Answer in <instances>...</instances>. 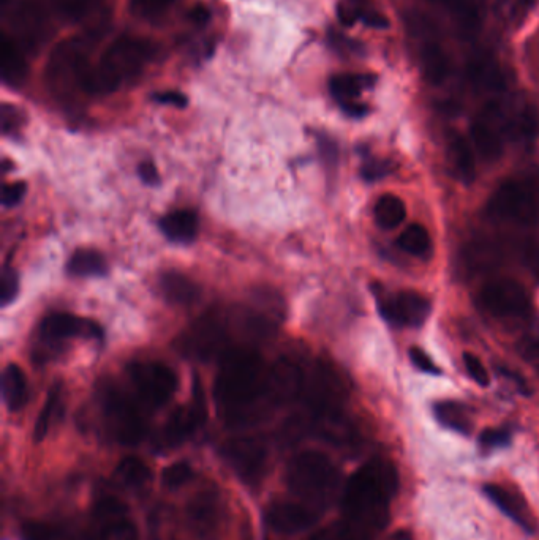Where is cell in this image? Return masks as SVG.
<instances>
[{
  "instance_id": "4fadbf2b",
  "label": "cell",
  "mask_w": 539,
  "mask_h": 540,
  "mask_svg": "<svg viewBox=\"0 0 539 540\" xmlns=\"http://www.w3.org/2000/svg\"><path fill=\"white\" fill-rule=\"evenodd\" d=\"M222 454L234 474L247 487L255 488L263 482L268 471V452L263 444L255 439H233L225 444Z\"/></svg>"
},
{
  "instance_id": "d6986e66",
  "label": "cell",
  "mask_w": 539,
  "mask_h": 540,
  "mask_svg": "<svg viewBox=\"0 0 539 540\" xmlns=\"http://www.w3.org/2000/svg\"><path fill=\"white\" fill-rule=\"evenodd\" d=\"M40 334L46 342L51 343L75 337L102 338L103 330L89 319L70 315V313H53L43 319Z\"/></svg>"
},
{
  "instance_id": "7bdbcfd3",
  "label": "cell",
  "mask_w": 539,
  "mask_h": 540,
  "mask_svg": "<svg viewBox=\"0 0 539 540\" xmlns=\"http://www.w3.org/2000/svg\"><path fill=\"white\" fill-rule=\"evenodd\" d=\"M464 364L465 368H467L468 375H470V378H472L476 384H479L481 387L489 386V372H487V368L484 367L483 362L479 360L478 356H475V354L465 353Z\"/></svg>"
},
{
  "instance_id": "bcb514c9",
  "label": "cell",
  "mask_w": 539,
  "mask_h": 540,
  "mask_svg": "<svg viewBox=\"0 0 539 540\" xmlns=\"http://www.w3.org/2000/svg\"><path fill=\"white\" fill-rule=\"evenodd\" d=\"M522 261L530 269L533 275L539 280V242H532L524 248Z\"/></svg>"
},
{
  "instance_id": "277c9868",
  "label": "cell",
  "mask_w": 539,
  "mask_h": 540,
  "mask_svg": "<svg viewBox=\"0 0 539 540\" xmlns=\"http://www.w3.org/2000/svg\"><path fill=\"white\" fill-rule=\"evenodd\" d=\"M339 471L331 458L318 450H306L291 458L287 485L304 503L323 509L336 495Z\"/></svg>"
},
{
  "instance_id": "e575fe53",
  "label": "cell",
  "mask_w": 539,
  "mask_h": 540,
  "mask_svg": "<svg viewBox=\"0 0 539 540\" xmlns=\"http://www.w3.org/2000/svg\"><path fill=\"white\" fill-rule=\"evenodd\" d=\"M116 476L125 487L143 488L151 479V471L140 458L127 457L117 465Z\"/></svg>"
},
{
  "instance_id": "f6af8a7d",
  "label": "cell",
  "mask_w": 539,
  "mask_h": 540,
  "mask_svg": "<svg viewBox=\"0 0 539 540\" xmlns=\"http://www.w3.org/2000/svg\"><path fill=\"white\" fill-rule=\"evenodd\" d=\"M21 125H23V114H21V111L15 108V106L5 103L2 106V132L8 135V133L19 130Z\"/></svg>"
},
{
  "instance_id": "f5cc1de1",
  "label": "cell",
  "mask_w": 539,
  "mask_h": 540,
  "mask_svg": "<svg viewBox=\"0 0 539 540\" xmlns=\"http://www.w3.org/2000/svg\"><path fill=\"white\" fill-rule=\"evenodd\" d=\"M138 174H140L144 184L154 185L159 182V173H157V168L152 163H141Z\"/></svg>"
},
{
  "instance_id": "f546056e",
  "label": "cell",
  "mask_w": 539,
  "mask_h": 540,
  "mask_svg": "<svg viewBox=\"0 0 539 540\" xmlns=\"http://www.w3.org/2000/svg\"><path fill=\"white\" fill-rule=\"evenodd\" d=\"M163 294L174 305H192L200 299V288L179 272H166L160 280Z\"/></svg>"
},
{
  "instance_id": "836d02e7",
  "label": "cell",
  "mask_w": 539,
  "mask_h": 540,
  "mask_svg": "<svg viewBox=\"0 0 539 540\" xmlns=\"http://www.w3.org/2000/svg\"><path fill=\"white\" fill-rule=\"evenodd\" d=\"M399 247L408 255L426 258L432 252V239H430L429 231L418 223L408 226L399 236Z\"/></svg>"
},
{
  "instance_id": "c3c4849f",
  "label": "cell",
  "mask_w": 539,
  "mask_h": 540,
  "mask_svg": "<svg viewBox=\"0 0 539 540\" xmlns=\"http://www.w3.org/2000/svg\"><path fill=\"white\" fill-rule=\"evenodd\" d=\"M154 100L157 103H162V105H171L176 106V108H185L189 100L181 92H176V90H166V92H159V94L154 95Z\"/></svg>"
},
{
  "instance_id": "7dc6e473",
  "label": "cell",
  "mask_w": 539,
  "mask_h": 540,
  "mask_svg": "<svg viewBox=\"0 0 539 540\" xmlns=\"http://www.w3.org/2000/svg\"><path fill=\"white\" fill-rule=\"evenodd\" d=\"M411 362L415 364V367L424 373H438L437 367L434 362L430 360V357L424 353L423 349L411 348L410 349Z\"/></svg>"
},
{
  "instance_id": "7402d4cb",
  "label": "cell",
  "mask_w": 539,
  "mask_h": 540,
  "mask_svg": "<svg viewBox=\"0 0 539 540\" xmlns=\"http://www.w3.org/2000/svg\"><path fill=\"white\" fill-rule=\"evenodd\" d=\"M367 87V79L358 75H336L329 81V90L340 108L350 116L359 117L366 113V106L359 102Z\"/></svg>"
},
{
  "instance_id": "83f0119b",
  "label": "cell",
  "mask_w": 539,
  "mask_h": 540,
  "mask_svg": "<svg viewBox=\"0 0 539 540\" xmlns=\"http://www.w3.org/2000/svg\"><path fill=\"white\" fill-rule=\"evenodd\" d=\"M160 228L173 242L189 244L198 234V217L192 210H176L160 220Z\"/></svg>"
},
{
  "instance_id": "b9f144b4",
  "label": "cell",
  "mask_w": 539,
  "mask_h": 540,
  "mask_svg": "<svg viewBox=\"0 0 539 540\" xmlns=\"http://www.w3.org/2000/svg\"><path fill=\"white\" fill-rule=\"evenodd\" d=\"M19 278L15 270L5 269L0 277V304L2 307L12 304L18 296Z\"/></svg>"
},
{
  "instance_id": "f907efd6",
  "label": "cell",
  "mask_w": 539,
  "mask_h": 540,
  "mask_svg": "<svg viewBox=\"0 0 539 540\" xmlns=\"http://www.w3.org/2000/svg\"><path fill=\"white\" fill-rule=\"evenodd\" d=\"M535 4L536 0H503V7L511 18L524 16Z\"/></svg>"
},
{
  "instance_id": "74e56055",
  "label": "cell",
  "mask_w": 539,
  "mask_h": 540,
  "mask_svg": "<svg viewBox=\"0 0 539 540\" xmlns=\"http://www.w3.org/2000/svg\"><path fill=\"white\" fill-rule=\"evenodd\" d=\"M176 0H132V10L144 19H159L170 10Z\"/></svg>"
},
{
  "instance_id": "cb8c5ba5",
  "label": "cell",
  "mask_w": 539,
  "mask_h": 540,
  "mask_svg": "<svg viewBox=\"0 0 539 540\" xmlns=\"http://www.w3.org/2000/svg\"><path fill=\"white\" fill-rule=\"evenodd\" d=\"M0 65H2V78L8 86L19 87L26 81L27 73H29L26 49L13 38H2Z\"/></svg>"
},
{
  "instance_id": "484cf974",
  "label": "cell",
  "mask_w": 539,
  "mask_h": 540,
  "mask_svg": "<svg viewBox=\"0 0 539 540\" xmlns=\"http://www.w3.org/2000/svg\"><path fill=\"white\" fill-rule=\"evenodd\" d=\"M421 68L427 83L440 86L448 79L451 64L445 48L438 42H426L421 46Z\"/></svg>"
},
{
  "instance_id": "52a82bcc",
  "label": "cell",
  "mask_w": 539,
  "mask_h": 540,
  "mask_svg": "<svg viewBox=\"0 0 539 540\" xmlns=\"http://www.w3.org/2000/svg\"><path fill=\"white\" fill-rule=\"evenodd\" d=\"M106 427L117 443L136 446L146 436L147 425L140 408L129 395L116 387H108L102 397Z\"/></svg>"
},
{
  "instance_id": "4dcf8cb0",
  "label": "cell",
  "mask_w": 539,
  "mask_h": 540,
  "mask_svg": "<svg viewBox=\"0 0 539 540\" xmlns=\"http://www.w3.org/2000/svg\"><path fill=\"white\" fill-rule=\"evenodd\" d=\"M449 162L465 182L475 177V147L462 136H456L449 143Z\"/></svg>"
},
{
  "instance_id": "11a10c76",
  "label": "cell",
  "mask_w": 539,
  "mask_h": 540,
  "mask_svg": "<svg viewBox=\"0 0 539 540\" xmlns=\"http://www.w3.org/2000/svg\"><path fill=\"white\" fill-rule=\"evenodd\" d=\"M392 540H413V536L408 531H399L392 536Z\"/></svg>"
},
{
  "instance_id": "44dd1931",
  "label": "cell",
  "mask_w": 539,
  "mask_h": 540,
  "mask_svg": "<svg viewBox=\"0 0 539 540\" xmlns=\"http://www.w3.org/2000/svg\"><path fill=\"white\" fill-rule=\"evenodd\" d=\"M54 7L64 21L84 24L94 37H97L98 30L105 26L108 18V8L102 0H56Z\"/></svg>"
},
{
  "instance_id": "f1b7e54d",
  "label": "cell",
  "mask_w": 539,
  "mask_h": 540,
  "mask_svg": "<svg viewBox=\"0 0 539 540\" xmlns=\"http://www.w3.org/2000/svg\"><path fill=\"white\" fill-rule=\"evenodd\" d=\"M2 397L7 408L16 413L26 406L29 390L23 370L16 364L7 365L2 373Z\"/></svg>"
},
{
  "instance_id": "ffe728a7",
  "label": "cell",
  "mask_w": 539,
  "mask_h": 540,
  "mask_svg": "<svg viewBox=\"0 0 539 540\" xmlns=\"http://www.w3.org/2000/svg\"><path fill=\"white\" fill-rule=\"evenodd\" d=\"M302 384H304V372L301 368L290 360H279L268 370L266 386H268L269 402L276 405L291 402L293 398L301 395Z\"/></svg>"
},
{
  "instance_id": "7c38bea8",
  "label": "cell",
  "mask_w": 539,
  "mask_h": 540,
  "mask_svg": "<svg viewBox=\"0 0 539 540\" xmlns=\"http://www.w3.org/2000/svg\"><path fill=\"white\" fill-rule=\"evenodd\" d=\"M133 386L146 405L162 408L178 389V378L173 370L159 362H143L130 367Z\"/></svg>"
},
{
  "instance_id": "9a60e30c",
  "label": "cell",
  "mask_w": 539,
  "mask_h": 540,
  "mask_svg": "<svg viewBox=\"0 0 539 540\" xmlns=\"http://www.w3.org/2000/svg\"><path fill=\"white\" fill-rule=\"evenodd\" d=\"M16 42L23 48L42 45L51 34V10L45 0H23L12 13Z\"/></svg>"
},
{
  "instance_id": "d4e9b609",
  "label": "cell",
  "mask_w": 539,
  "mask_h": 540,
  "mask_svg": "<svg viewBox=\"0 0 539 540\" xmlns=\"http://www.w3.org/2000/svg\"><path fill=\"white\" fill-rule=\"evenodd\" d=\"M484 493L489 496L490 501L502 510L503 514L508 515L511 520L527 529V531H533L532 517L528 512L527 506L522 501L521 496H517L516 493H511L506 490L502 485L489 484L484 487Z\"/></svg>"
},
{
  "instance_id": "ac0fdd59",
  "label": "cell",
  "mask_w": 539,
  "mask_h": 540,
  "mask_svg": "<svg viewBox=\"0 0 539 540\" xmlns=\"http://www.w3.org/2000/svg\"><path fill=\"white\" fill-rule=\"evenodd\" d=\"M200 383H195V398L192 405L181 406L171 414L170 419L163 428V444L166 447H178L187 439L195 435L196 430L204 424L206 419V406L204 394H198Z\"/></svg>"
},
{
  "instance_id": "1f68e13d",
  "label": "cell",
  "mask_w": 539,
  "mask_h": 540,
  "mask_svg": "<svg viewBox=\"0 0 539 540\" xmlns=\"http://www.w3.org/2000/svg\"><path fill=\"white\" fill-rule=\"evenodd\" d=\"M67 270L68 274L75 275V277H97V275L106 274L108 264L100 253L83 248V250L73 253L72 258L68 261Z\"/></svg>"
},
{
  "instance_id": "2e32d148",
  "label": "cell",
  "mask_w": 539,
  "mask_h": 540,
  "mask_svg": "<svg viewBox=\"0 0 539 540\" xmlns=\"http://www.w3.org/2000/svg\"><path fill=\"white\" fill-rule=\"evenodd\" d=\"M321 510L317 507L310 506L304 501H291V499H279L274 503L269 504L266 509V523L269 528L274 529L277 533L293 534L302 533L307 529L312 528L320 518Z\"/></svg>"
},
{
  "instance_id": "8d00e7d4",
  "label": "cell",
  "mask_w": 539,
  "mask_h": 540,
  "mask_svg": "<svg viewBox=\"0 0 539 540\" xmlns=\"http://www.w3.org/2000/svg\"><path fill=\"white\" fill-rule=\"evenodd\" d=\"M59 405H61V387H54V389L49 390L45 406H43L42 413L38 416L37 424H35V441H42L48 435L49 428L53 425L57 411H59Z\"/></svg>"
},
{
  "instance_id": "4316f807",
  "label": "cell",
  "mask_w": 539,
  "mask_h": 540,
  "mask_svg": "<svg viewBox=\"0 0 539 540\" xmlns=\"http://www.w3.org/2000/svg\"><path fill=\"white\" fill-rule=\"evenodd\" d=\"M468 78L479 89L497 92L505 86L502 70L498 67L497 60L490 56H475L468 62Z\"/></svg>"
},
{
  "instance_id": "816d5d0a",
  "label": "cell",
  "mask_w": 539,
  "mask_h": 540,
  "mask_svg": "<svg viewBox=\"0 0 539 540\" xmlns=\"http://www.w3.org/2000/svg\"><path fill=\"white\" fill-rule=\"evenodd\" d=\"M521 353L528 362H532L536 368H539V338L525 340L521 345Z\"/></svg>"
},
{
  "instance_id": "f35d334b",
  "label": "cell",
  "mask_w": 539,
  "mask_h": 540,
  "mask_svg": "<svg viewBox=\"0 0 539 540\" xmlns=\"http://www.w3.org/2000/svg\"><path fill=\"white\" fill-rule=\"evenodd\" d=\"M163 485L170 490L184 487L193 479V468L187 462L174 463L163 471Z\"/></svg>"
},
{
  "instance_id": "7a4b0ae2",
  "label": "cell",
  "mask_w": 539,
  "mask_h": 540,
  "mask_svg": "<svg viewBox=\"0 0 539 540\" xmlns=\"http://www.w3.org/2000/svg\"><path fill=\"white\" fill-rule=\"evenodd\" d=\"M399 476L391 463L372 460L359 468L348 480L342 496L345 522L374 536L385 528L389 520V507L396 495Z\"/></svg>"
},
{
  "instance_id": "681fc988",
  "label": "cell",
  "mask_w": 539,
  "mask_h": 540,
  "mask_svg": "<svg viewBox=\"0 0 539 540\" xmlns=\"http://www.w3.org/2000/svg\"><path fill=\"white\" fill-rule=\"evenodd\" d=\"M509 433L505 430H487L481 436V444L487 449H494V447L503 446L508 443Z\"/></svg>"
},
{
  "instance_id": "9c48e42d",
  "label": "cell",
  "mask_w": 539,
  "mask_h": 540,
  "mask_svg": "<svg viewBox=\"0 0 539 540\" xmlns=\"http://www.w3.org/2000/svg\"><path fill=\"white\" fill-rule=\"evenodd\" d=\"M231 334L228 321L219 313H208L198 319L182 338V349L187 356L201 360L223 357L230 348Z\"/></svg>"
},
{
  "instance_id": "3957f363",
  "label": "cell",
  "mask_w": 539,
  "mask_h": 540,
  "mask_svg": "<svg viewBox=\"0 0 539 540\" xmlns=\"http://www.w3.org/2000/svg\"><path fill=\"white\" fill-rule=\"evenodd\" d=\"M154 48L147 40L119 37L102 54L97 65H91L83 81L87 95H108L124 83L138 78L152 60Z\"/></svg>"
},
{
  "instance_id": "d6a6232c",
  "label": "cell",
  "mask_w": 539,
  "mask_h": 540,
  "mask_svg": "<svg viewBox=\"0 0 539 540\" xmlns=\"http://www.w3.org/2000/svg\"><path fill=\"white\" fill-rule=\"evenodd\" d=\"M375 222L383 229H396L407 217L404 201L396 195H385L378 199L374 209Z\"/></svg>"
},
{
  "instance_id": "e0dca14e",
  "label": "cell",
  "mask_w": 539,
  "mask_h": 540,
  "mask_svg": "<svg viewBox=\"0 0 539 540\" xmlns=\"http://www.w3.org/2000/svg\"><path fill=\"white\" fill-rule=\"evenodd\" d=\"M381 313L389 323L400 327H418L429 318L430 300L415 291H399L385 297L380 304Z\"/></svg>"
},
{
  "instance_id": "ba28073f",
  "label": "cell",
  "mask_w": 539,
  "mask_h": 540,
  "mask_svg": "<svg viewBox=\"0 0 539 540\" xmlns=\"http://www.w3.org/2000/svg\"><path fill=\"white\" fill-rule=\"evenodd\" d=\"M479 305L498 319H524L532 312L527 289L511 278L490 280L479 291Z\"/></svg>"
},
{
  "instance_id": "5b68a950",
  "label": "cell",
  "mask_w": 539,
  "mask_h": 540,
  "mask_svg": "<svg viewBox=\"0 0 539 540\" xmlns=\"http://www.w3.org/2000/svg\"><path fill=\"white\" fill-rule=\"evenodd\" d=\"M487 217L498 223L535 226L539 223V174L522 173L498 185L487 201Z\"/></svg>"
},
{
  "instance_id": "8fae6325",
  "label": "cell",
  "mask_w": 539,
  "mask_h": 540,
  "mask_svg": "<svg viewBox=\"0 0 539 540\" xmlns=\"http://www.w3.org/2000/svg\"><path fill=\"white\" fill-rule=\"evenodd\" d=\"M91 526L95 540H140L129 507L116 496L98 499Z\"/></svg>"
},
{
  "instance_id": "ab89813d",
  "label": "cell",
  "mask_w": 539,
  "mask_h": 540,
  "mask_svg": "<svg viewBox=\"0 0 539 540\" xmlns=\"http://www.w3.org/2000/svg\"><path fill=\"white\" fill-rule=\"evenodd\" d=\"M310 540H370V536L362 533L355 526H351L350 523L343 522L321 531Z\"/></svg>"
},
{
  "instance_id": "60d3db41",
  "label": "cell",
  "mask_w": 539,
  "mask_h": 540,
  "mask_svg": "<svg viewBox=\"0 0 539 540\" xmlns=\"http://www.w3.org/2000/svg\"><path fill=\"white\" fill-rule=\"evenodd\" d=\"M23 540H65V534L53 525L27 523L23 526Z\"/></svg>"
},
{
  "instance_id": "5bb4252c",
  "label": "cell",
  "mask_w": 539,
  "mask_h": 540,
  "mask_svg": "<svg viewBox=\"0 0 539 540\" xmlns=\"http://www.w3.org/2000/svg\"><path fill=\"white\" fill-rule=\"evenodd\" d=\"M225 522V507L219 492L201 490L187 506V525L196 540H217Z\"/></svg>"
},
{
  "instance_id": "8992f818",
  "label": "cell",
  "mask_w": 539,
  "mask_h": 540,
  "mask_svg": "<svg viewBox=\"0 0 539 540\" xmlns=\"http://www.w3.org/2000/svg\"><path fill=\"white\" fill-rule=\"evenodd\" d=\"M94 38L97 37L70 38L57 45L49 56L46 78L59 94H70L76 89L83 92V81L91 68L89 51Z\"/></svg>"
},
{
  "instance_id": "6da1fadb",
  "label": "cell",
  "mask_w": 539,
  "mask_h": 540,
  "mask_svg": "<svg viewBox=\"0 0 539 540\" xmlns=\"http://www.w3.org/2000/svg\"><path fill=\"white\" fill-rule=\"evenodd\" d=\"M268 372L255 349L234 348L222 357L215 378V398L225 422L234 427L253 424L269 402Z\"/></svg>"
},
{
  "instance_id": "db71d44e",
  "label": "cell",
  "mask_w": 539,
  "mask_h": 540,
  "mask_svg": "<svg viewBox=\"0 0 539 540\" xmlns=\"http://www.w3.org/2000/svg\"><path fill=\"white\" fill-rule=\"evenodd\" d=\"M190 18H192L193 23L198 24V26H201V24L204 26L209 19V12L206 8L198 5V7L193 8L192 13H190Z\"/></svg>"
},
{
  "instance_id": "d590c367",
  "label": "cell",
  "mask_w": 539,
  "mask_h": 540,
  "mask_svg": "<svg viewBox=\"0 0 539 540\" xmlns=\"http://www.w3.org/2000/svg\"><path fill=\"white\" fill-rule=\"evenodd\" d=\"M435 414H437V419L440 420L441 424L451 428V430L460 433H467L470 430V419H468L465 409L457 403H440L435 408Z\"/></svg>"
},
{
  "instance_id": "ee69618b",
  "label": "cell",
  "mask_w": 539,
  "mask_h": 540,
  "mask_svg": "<svg viewBox=\"0 0 539 540\" xmlns=\"http://www.w3.org/2000/svg\"><path fill=\"white\" fill-rule=\"evenodd\" d=\"M27 192V185L23 180L18 182H12V184H5L2 188V204L5 207H15L16 204L21 203V199L24 198Z\"/></svg>"
},
{
  "instance_id": "30bf717a",
  "label": "cell",
  "mask_w": 539,
  "mask_h": 540,
  "mask_svg": "<svg viewBox=\"0 0 539 540\" xmlns=\"http://www.w3.org/2000/svg\"><path fill=\"white\" fill-rule=\"evenodd\" d=\"M513 132V122L508 119L502 106L487 103L479 109L472 122V144L487 160H494L503 154L506 139Z\"/></svg>"
},
{
  "instance_id": "9f6ffc18",
  "label": "cell",
  "mask_w": 539,
  "mask_h": 540,
  "mask_svg": "<svg viewBox=\"0 0 539 540\" xmlns=\"http://www.w3.org/2000/svg\"><path fill=\"white\" fill-rule=\"evenodd\" d=\"M10 2H12V0H0V7L7 8Z\"/></svg>"
},
{
  "instance_id": "603a6c76",
  "label": "cell",
  "mask_w": 539,
  "mask_h": 540,
  "mask_svg": "<svg viewBox=\"0 0 539 540\" xmlns=\"http://www.w3.org/2000/svg\"><path fill=\"white\" fill-rule=\"evenodd\" d=\"M337 18L343 26L362 23L374 29H386L388 18L372 0H340L337 4Z\"/></svg>"
}]
</instances>
